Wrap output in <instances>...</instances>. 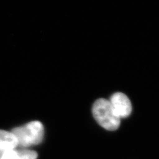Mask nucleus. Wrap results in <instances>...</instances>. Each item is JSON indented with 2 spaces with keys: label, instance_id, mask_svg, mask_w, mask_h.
Returning a JSON list of instances; mask_svg holds the SVG:
<instances>
[{
  "label": "nucleus",
  "instance_id": "1",
  "mask_svg": "<svg viewBox=\"0 0 159 159\" xmlns=\"http://www.w3.org/2000/svg\"><path fill=\"white\" fill-rule=\"evenodd\" d=\"M92 113L99 125L108 131L117 130L120 125V117L115 112L107 100L100 98L93 104Z\"/></svg>",
  "mask_w": 159,
  "mask_h": 159
},
{
  "label": "nucleus",
  "instance_id": "2",
  "mask_svg": "<svg viewBox=\"0 0 159 159\" xmlns=\"http://www.w3.org/2000/svg\"><path fill=\"white\" fill-rule=\"evenodd\" d=\"M11 133L17 138L18 146L29 147L43 141L44 127L40 121H34L14 129Z\"/></svg>",
  "mask_w": 159,
  "mask_h": 159
},
{
  "label": "nucleus",
  "instance_id": "3",
  "mask_svg": "<svg viewBox=\"0 0 159 159\" xmlns=\"http://www.w3.org/2000/svg\"><path fill=\"white\" fill-rule=\"evenodd\" d=\"M110 102L120 118H126L132 111L131 103L127 96L122 93H116L110 98Z\"/></svg>",
  "mask_w": 159,
  "mask_h": 159
},
{
  "label": "nucleus",
  "instance_id": "4",
  "mask_svg": "<svg viewBox=\"0 0 159 159\" xmlns=\"http://www.w3.org/2000/svg\"><path fill=\"white\" fill-rule=\"evenodd\" d=\"M38 154L36 152L27 149H12L6 151L1 159H37Z\"/></svg>",
  "mask_w": 159,
  "mask_h": 159
},
{
  "label": "nucleus",
  "instance_id": "5",
  "mask_svg": "<svg viewBox=\"0 0 159 159\" xmlns=\"http://www.w3.org/2000/svg\"><path fill=\"white\" fill-rule=\"evenodd\" d=\"M17 146L18 141L13 133L0 130V150L4 151L11 150Z\"/></svg>",
  "mask_w": 159,
  "mask_h": 159
},
{
  "label": "nucleus",
  "instance_id": "6",
  "mask_svg": "<svg viewBox=\"0 0 159 159\" xmlns=\"http://www.w3.org/2000/svg\"><path fill=\"white\" fill-rule=\"evenodd\" d=\"M6 151H4V150H0V159H1L2 157V155Z\"/></svg>",
  "mask_w": 159,
  "mask_h": 159
}]
</instances>
